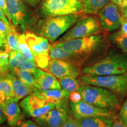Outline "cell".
<instances>
[{
	"instance_id": "obj_1",
	"label": "cell",
	"mask_w": 127,
	"mask_h": 127,
	"mask_svg": "<svg viewBox=\"0 0 127 127\" xmlns=\"http://www.w3.org/2000/svg\"><path fill=\"white\" fill-rule=\"evenodd\" d=\"M81 72L89 76L127 74V53L112 49L104 58L83 68Z\"/></svg>"
},
{
	"instance_id": "obj_2",
	"label": "cell",
	"mask_w": 127,
	"mask_h": 127,
	"mask_svg": "<svg viewBox=\"0 0 127 127\" xmlns=\"http://www.w3.org/2000/svg\"><path fill=\"white\" fill-rule=\"evenodd\" d=\"M83 15L82 12L70 15L57 16L40 20L36 24V31L51 43H54L58 38L68 31Z\"/></svg>"
},
{
	"instance_id": "obj_3",
	"label": "cell",
	"mask_w": 127,
	"mask_h": 127,
	"mask_svg": "<svg viewBox=\"0 0 127 127\" xmlns=\"http://www.w3.org/2000/svg\"><path fill=\"white\" fill-rule=\"evenodd\" d=\"M78 91L81 95L82 100L96 107L114 111L121 105L118 95L106 88L81 84Z\"/></svg>"
},
{
	"instance_id": "obj_4",
	"label": "cell",
	"mask_w": 127,
	"mask_h": 127,
	"mask_svg": "<svg viewBox=\"0 0 127 127\" xmlns=\"http://www.w3.org/2000/svg\"><path fill=\"white\" fill-rule=\"evenodd\" d=\"M105 39V34L100 32L82 38L71 39L58 43L54 42L53 44L78 55L85 60V58L94 54L104 47Z\"/></svg>"
},
{
	"instance_id": "obj_5",
	"label": "cell",
	"mask_w": 127,
	"mask_h": 127,
	"mask_svg": "<svg viewBox=\"0 0 127 127\" xmlns=\"http://www.w3.org/2000/svg\"><path fill=\"white\" fill-rule=\"evenodd\" d=\"M78 81L81 84L102 87L120 96L127 94V74L98 76L82 75Z\"/></svg>"
},
{
	"instance_id": "obj_6",
	"label": "cell",
	"mask_w": 127,
	"mask_h": 127,
	"mask_svg": "<svg viewBox=\"0 0 127 127\" xmlns=\"http://www.w3.org/2000/svg\"><path fill=\"white\" fill-rule=\"evenodd\" d=\"M101 30L99 19L96 15H83L56 43L98 34L101 32Z\"/></svg>"
},
{
	"instance_id": "obj_7",
	"label": "cell",
	"mask_w": 127,
	"mask_h": 127,
	"mask_svg": "<svg viewBox=\"0 0 127 127\" xmlns=\"http://www.w3.org/2000/svg\"><path fill=\"white\" fill-rule=\"evenodd\" d=\"M83 4L78 0H45L40 7L42 17L64 16L82 12Z\"/></svg>"
},
{
	"instance_id": "obj_8",
	"label": "cell",
	"mask_w": 127,
	"mask_h": 127,
	"mask_svg": "<svg viewBox=\"0 0 127 127\" xmlns=\"http://www.w3.org/2000/svg\"><path fill=\"white\" fill-rule=\"evenodd\" d=\"M25 35L27 42L34 57L36 67L44 70L51 60L50 56V41L44 36L31 31L26 32Z\"/></svg>"
},
{
	"instance_id": "obj_9",
	"label": "cell",
	"mask_w": 127,
	"mask_h": 127,
	"mask_svg": "<svg viewBox=\"0 0 127 127\" xmlns=\"http://www.w3.org/2000/svg\"><path fill=\"white\" fill-rule=\"evenodd\" d=\"M72 115L70 103L65 99L41 117L34 118L40 127H61Z\"/></svg>"
},
{
	"instance_id": "obj_10",
	"label": "cell",
	"mask_w": 127,
	"mask_h": 127,
	"mask_svg": "<svg viewBox=\"0 0 127 127\" xmlns=\"http://www.w3.org/2000/svg\"><path fill=\"white\" fill-rule=\"evenodd\" d=\"M11 23L23 30L30 28L35 22V17L22 0H7Z\"/></svg>"
},
{
	"instance_id": "obj_11",
	"label": "cell",
	"mask_w": 127,
	"mask_h": 127,
	"mask_svg": "<svg viewBox=\"0 0 127 127\" xmlns=\"http://www.w3.org/2000/svg\"><path fill=\"white\" fill-rule=\"evenodd\" d=\"M101 28L106 32L116 31L120 28L123 19L121 9L110 1L98 14Z\"/></svg>"
},
{
	"instance_id": "obj_12",
	"label": "cell",
	"mask_w": 127,
	"mask_h": 127,
	"mask_svg": "<svg viewBox=\"0 0 127 127\" xmlns=\"http://www.w3.org/2000/svg\"><path fill=\"white\" fill-rule=\"evenodd\" d=\"M70 107L72 117L76 120L95 117H107L114 119L117 116L115 111L96 107L84 100L75 103L70 102Z\"/></svg>"
},
{
	"instance_id": "obj_13",
	"label": "cell",
	"mask_w": 127,
	"mask_h": 127,
	"mask_svg": "<svg viewBox=\"0 0 127 127\" xmlns=\"http://www.w3.org/2000/svg\"><path fill=\"white\" fill-rule=\"evenodd\" d=\"M20 106L27 115L35 118L54 108L55 105L31 94L21 101Z\"/></svg>"
},
{
	"instance_id": "obj_14",
	"label": "cell",
	"mask_w": 127,
	"mask_h": 127,
	"mask_svg": "<svg viewBox=\"0 0 127 127\" xmlns=\"http://www.w3.org/2000/svg\"><path fill=\"white\" fill-rule=\"evenodd\" d=\"M44 70L51 73L57 79L65 77L77 78L81 73L79 66L58 59L51 60L48 65Z\"/></svg>"
},
{
	"instance_id": "obj_15",
	"label": "cell",
	"mask_w": 127,
	"mask_h": 127,
	"mask_svg": "<svg viewBox=\"0 0 127 127\" xmlns=\"http://www.w3.org/2000/svg\"><path fill=\"white\" fill-rule=\"evenodd\" d=\"M38 90L46 91L51 89H61L58 79L51 73L36 68L32 73Z\"/></svg>"
},
{
	"instance_id": "obj_16",
	"label": "cell",
	"mask_w": 127,
	"mask_h": 127,
	"mask_svg": "<svg viewBox=\"0 0 127 127\" xmlns=\"http://www.w3.org/2000/svg\"><path fill=\"white\" fill-rule=\"evenodd\" d=\"M18 101V99L13 97L0 104L5 115L8 125L11 127H15L23 118Z\"/></svg>"
},
{
	"instance_id": "obj_17",
	"label": "cell",
	"mask_w": 127,
	"mask_h": 127,
	"mask_svg": "<svg viewBox=\"0 0 127 127\" xmlns=\"http://www.w3.org/2000/svg\"><path fill=\"white\" fill-rule=\"evenodd\" d=\"M51 59H58L64 60L73 64L80 66L84 63V59L79 55L64 50L62 48L54 45H51L50 50Z\"/></svg>"
},
{
	"instance_id": "obj_18",
	"label": "cell",
	"mask_w": 127,
	"mask_h": 127,
	"mask_svg": "<svg viewBox=\"0 0 127 127\" xmlns=\"http://www.w3.org/2000/svg\"><path fill=\"white\" fill-rule=\"evenodd\" d=\"M70 92L64 89H51V90L41 91L37 90L32 93L36 96L42 98L48 102L56 105L65 99H69Z\"/></svg>"
},
{
	"instance_id": "obj_19",
	"label": "cell",
	"mask_w": 127,
	"mask_h": 127,
	"mask_svg": "<svg viewBox=\"0 0 127 127\" xmlns=\"http://www.w3.org/2000/svg\"><path fill=\"white\" fill-rule=\"evenodd\" d=\"M7 75L11 81L14 98L19 101V100L23 99L28 95L32 94V91L31 89L24 83L17 76L11 73H8Z\"/></svg>"
},
{
	"instance_id": "obj_20",
	"label": "cell",
	"mask_w": 127,
	"mask_h": 127,
	"mask_svg": "<svg viewBox=\"0 0 127 127\" xmlns=\"http://www.w3.org/2000/svg\"><path fill=\"white\" fill-rule=\"evenodd\" d=\"M77 121L79 127H111L114 119L95 117L77 119Z\"/></svg>"
},
{
	"instance_id": "obj_21",
	"label": "cell",
	"mask_w": 127,
	"mask_h": 127,
	"mask_svg": "<svg viewBox=\"0 0 127 127\" xmlns=\"http://www.w3.org/2000/svg\"><path fill=\"white\" fill-rule=\"evenodd\" d=\"M110 0H85L82 13L85 15H97Z\"/></svg>"
},
{
	"instance_id": "obj_22",
	"label": "cell",
	"mask_w": 127,
	"mask_h": 127,
	"mask_svg": "<svg viewBox=\"0 0 127 127\" xmlns=\"http://www.w3.org/2000/svg\"><path fill=\"white\" fill-rule=\"evenodd\" d=\"M14 97L11 81L7 74L0 77V104Z\"/></svg>"
},
{
	"instance_id": "obj_23",
	"label": "cell",
	"mask_w": 127,
	"mask_h": 127,
	"mask_svg": "<svg viewBox=\"0 0 127 127\" xmlns=\"http://www.w3.org/2000/svg\"><path fill=\"white\" fill-rule=\"evenodd\" d=\"M10 73L17 76L24 83L29 87L32 91V93L38 90L36 87L35 81L34 78L32 74L29 71L21 70V69L17 68V69H14Z\"/></svg>"
},
{
	"instance_id": "obj_24",
	"label": "cell",
	"mask_w": 127,
	"mask_h": 127,
	"mask_svg": "<svg viewBox=\"0 0 127 127\" xmlns=\"http://www.w3.org/2000/svg\"><path fill=\"white\" fill-rule=\"evenodd\" d=\"M20 34L14 27L11 28L5 39V51L9 53L11 51H20Z\"/></svg>"
},
{
	"instance_id": "obj_25",
	"label": "cell",
	"mask_w": 127,
	"mask_h": 127,
	"mask_svg": "<svg viewBox=\"0 0 127 127\" xmlns=\"http://www.w3.org/2000/svg\"><path fill=\"white\" fill-rule=\"evenodd\" d=\"M58 79L61 88L69 92L78 91L81 85L77 78L65 77Z\"/></svg>"
},
{
	"instance_id": "obj_26",
	"label": "cell",
	"mask_w": 127,
	"mask_h": 127,
	"mask_svg": "<svg viewBox=\"0 0 127 127\" xmlns=\"http://www.w3.org/2000/svg\"><path fill=\"white\" fill-rule=\"evenodd\" d=\"M25 59L21 52L17 51H11L9 53V73L14 69L19 68L20 64Z\"/></svg>"
},
{
	"instance_id": "obj_27",
	"label": "cell",
	"mask_w": 127,
	"mask_h": 127,
	"mask_svg": "<svg viewBox=\"0 0 127 127\" xmlns=\"http://www.w3.org/2000/svg\"><path fill=\"white\" fill-rule=\"evenodd\" d=\"M109 38L112 44L127 53V35L117 31L111 35Z\"/></svg>"
},
{
	"instance_id": "obj_28",
	"label": "cell",
	"mask_w": 127,
	"mask_h": 127,
	"mask_svg": "<svg viewBox=\"0 0 127 127\" xmlns=\"http://www.w3.org/2000/svg\"><path fill=\"white\" fill-rule=\"evenodd\" d=\"M19 40H20V52H21L22 54L25 57L26 59L35 63L34 57L29 45L27 42L25 34H20Z\"/></svg>"
},
{
	"instance_id": "obj_29",
	"label": "cell",
	"mask_w": 127,
	"mask_h": 127,
	"mask_svg": "<svg viewBox=\"0 0 127 127\" xmlns=\"http://www.w3.org/2000/svg\"><path fill=\"white\" fill-rule=\"evenodd\" d=\"M9 53L0 51V77L9 73Z\"/></svg>"
},
{
	"instance_id": "obj_30",
	"label": "cell",
	"mask_w": 127,
	"mask_h": 127,
	"mask_svg": "<svg viewBox=\"0 0 127 127\" xmlns=\"http://www.w3.org/2000/svg\"><path fill=\"white\" fill-rule=\"evenodd\" d=\"M36 66L34 62L31 61L25 58L20 64V66L18 69H21V70L28 71L32 74L35 69L36 68Z\"/></svg>"
},
{
	"instance_id": "obj_31",
	"label": "cell",
	"mask_w": 127,
	"mask_h": 127,
	"mask_svg": "<svg viewBox=\"0 0 127 127\" xmlns=\"http://www.w3.org/2000/svg\"><path fill=\"white\" fill-rule=\"evenodd\" d=\"M118 116L121 121L127 127V99L125 100L121 108L120 113Z\"/></svg>"
},
{
	"instance_id": "obj_32",
	"label": "cell",
	"mask_w": 127,
	"mask_h": 127,
	"mask_svg": "<svg viewBox=\"0 0 127 127\" xmlns=\"http://www.w3.org/2000/svg\"><path fill=\"white\" fill-rule=\"evenodd\" d=\"M11 28L12 27H11L9 25L6 24L2 21L0 20V34L4 38L5 40L6 39L7 35L9 33V32L10 31Z\"/></svg>"
},
{
	"instance_id": "obj_33",
	"label": "cell",
	"mask_w": 127,
	"mask_h": 127,
	"mask_svg": "<svg viewBox=\"0 0 127 127\" xmlns=\"http://www.w3.org/2000/svg\"><path fill=\"white\" fill-rule=\"evenodd\" d=\"M15 127H40L36 122L31 120H21Z\"/></svg>"
},
{
	"instance_id": "obj_34",
	"label": "cell",
	"mask_w": 127,
	"mask_h": 127,
	"mask_svg": "<svg viewBox=\"0 0 127 127\" xmlns=\"http://www.w3.org/2000/svg\"><path fill=\"white\" fill-rule=\"evenodd\" d=\"M69 99L71 102H78L82 100L81 95L78 91L70 92L69 96Z\"/></svg>"
},
{
	"instance_id": "obj_35",
	"label": "cell",
	"mask_w": 127,
	"mask_h": 127,
	"mask_svg": "<svg viewBox=\"0 0 127 127\" xmlns=\"http://www.w3.org/2000/svg\"><path fill=\"white\" fill-rule=\"evenodd\" d=\"M0 8L1 9V10L2 11V12L11 23V15L9 14L8 8L7 0H0Z\"/></svg>"
},
{
	"instance_id": "obj_36",
	"label": "cell",
	"mask_w": 127,
	"mask_h": 127,
	"mask_svg": "<svg viewBox=\"0 0 127 127\" xmlns=\"http://www.w3.org/2000/svg\"><path fill=\"white\" fill-rule=\"evenodd\" d=\"M61 127H79V126L77 120L74 118L72 116H71Z\"/></svg>"
},
{
	"instance_id": "obj_37",
	"label": "cell",
	"mask_w": 127,
	"mask_h": 127,
	"mask_svg": "<svg viewBox=\"0 0 127 127\" xmlns=\"http://www.w3.org/2000/svg\"><path fill=\"white\" fill-rule=\"evenodd\" d=\"M111 127H127L123 123V122L121 121V120L120 118H119L118 116L117 115L115 118H114L113 123H112Z\"/></svg>"
},
{
	"instance_id": "obj_38",
	"label": "cell",
	"mask_w": 127,
	"mask_h": 127,
	"mask_svg": "<svg viewBox=\"0 0 127 127\" xmlns=\"http://www.w3.org/2000/svg\"><path fill=\"white\" fill-rule=\"evenodd\" d=\"M120 28V31H118L120 33L125 35H127V21L125 20L124 18L123 20H122V23Z\"/></svg>"
},
{
	"instance_id": "obj_39",
	"label": "cell",
	"mask_w": 127,
	"mask_h": 127,
	"mask_svg": "<svg viewBox=\"0 0 127 127\" xmlns=\"http://www.w3.org/2000/svg\"><path fill=\"white\" fill-rule=\"evenodd\" d=\"M110 1L117 4L121 9L127 7V0H110Z\"/></svg>"
},
{
	"instance_id": "obj_40",
	"label": "cell",
	"mask_w": 127,
	"mask_h": 127,
	"mask_svg": "<svg viewBox=\"0 0 127 127\" xmlns=\"http://www.w3.org/2000/svg\"><path fill=\"white\" fill-rule=\"evenodd\" d=\"M0 20L2 21L3 22H4V23L6 24L9 25L11 27H14L13 25H12V24L10 23V21H8V19L7 18V17L5 15L4 12H2V11L1 10V8H0Z\"/></svg>"
},
{
	"instance_id": "obj_41",
	"label": "cell",
	"mask_w": 127,
	"mask_h": 127,
	"mask_svg": "<svg viewBox=\"0 0 127 127\" xmlns=\"http://www.w3.org/2000/svg\"><path fill=\"white\" fill-rule=\"evenodd\" d=\"M22 1L32 7H36L41 2V0H22Z\"/></svg>"
},
{
	"instance_id": "obj_42",
	"label": "cell",
	"mask_w": 127,
	"mask_h": 127,
	"mask_svg": "<svg viewBox=\"0 0 127 127\" xmlns=\"http://www.w3.org/2000/svg\"><path fill=\"white\" fill-rule=\"evenodd\" d=\"M6 121V117L3 111V109L0 104V124H2L4 122Z\"/></svg>"
},
{
	"instance_id": "obj_43",
	"label": "cell",
	"mask_w": 127,
	"mask_h": 127,
	"mask_svg": "<svg viewBox=\"0 0 127 127\" xmlns=\"http://www.w3.org/2000/svg\"><path fill=\"white\" fill-rule=\"evenodd\" d=\"M5 40L0 34V50L4 49L5 50Z\"/></svg>"
},
{
	"instance_id": "obj_44",
	"label": "cell",
	"mask_w": 127,
	"mask_h": 127,
	"mask_svg": "<svg viewBox=\"0 0 127 127\" xmlns=\"http://www.w3.org/2000/svg\"><path fill=\"white\" fill-rule=\"evenodd\" d=\"M121 11H122V14H123V18H124L125 20L127 21V7L121 9Z\"/></svg>"
},
{
	"instance_id": "obj_45",
	"label": "cell",
	"mask_w": 127,
	"mask_h": 127,
	"mask_svg": "<svg viewBox=\"0 0 127 127\" xmlns=\"http://www.w3.org/2000/svg\"><path fill=\"white\" fill-rule=\"evenodd\" d=\"M0 127H11L9 125H2L0 124Z\"/></svg>"
},
{
	"instance_id": "obj_46",
	"label": "cell",
	"mask_w": 127,
	"mask_h": 127,
	"mask_svg": "<svg viewBox=\"0 0 127 127\" xmlns=\"http://www.w3.org/2000/svg\"><path fill=\"white\" fill-rule=\"evenodd\" d=\"M78 1H81V2H82V3H83V2H84V1H85V0H78Z\"/></svg>"
}]
</instances>
